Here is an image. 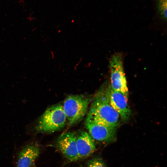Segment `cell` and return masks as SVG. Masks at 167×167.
Returning <instances> with one entry per match:
<instances>
[{
  "label": "cell",
  "instance_id": "1",
  "mask_svg": "<svg viewBox=\"0 0 167 167\" xmlns=\"http://www.w3.org/2000/svg\"><path fill=\"white\" fill-rule=\"evenodd\" d=\"M93 119L105 125L117 128L120 116L110 105L107 88L100 91L95 96L88 114Z\"/></svg>",
  "mask_w": 167,
  "mask_h": 167
},
{
  "label": "cell",
  "instance_id": "11",
  "mask_svg": "<svg viewBox=\"0 0 167 167\" xmlns=\"http://www.w3.org/2000/svg\"><path fill=\"white\" fill-rule=\"evenodd\" d=\"M87 167H107L102 160L99 157H95L88 162Z\"/></svg>",
  "mask_w": 167,
  "mask_h": 167
},
{
  "label": "cell",
  "instance_id": "3",
  "mask_svg": "<svg viewBox=\"0 0 167 167\" xmlns=\"http://www.w3.org/2000/svg\"><path fill=\"white\" fill-rule=\"evenodd\" d=\"M90 101L88 97L81 95H71L65 99L62 106L68 125H74L84 117Z\"/></svg>",
  "mask_w": 167,
  "mask_h": 167
},
{
  "label": "cell",
  "instance_id": "4",
  "mask_svg": "<svg viewBox=\"0 0 167 167\" xmlns=\"http://www.w3.org/2000/svg\"><path fill=\"white\" fill-rule=\"evenodd\" d=\"M110 87L114 90L122 93L128 99V90L123 66L122 55L115 53L109 61Z\"/></svg>",
  "mask_w": 167,
  "mask_h": 167
},
{
  "label": "cell",
  "instance_id": "6",
  "mask_svg": "<svg viewBox=\"0 0 167 167\" xmlns=\"http://www.w3.org/2000/svg\"><path fill=\"white\" fill-rule=\"evenodd\" d=\"M57 143L61 152L69 161H75L79 160L76 133L68 132L62 134L59 137Z\"/></svg>",
  "mask_w": 167,
  "mask_h": 167
},
{
  "label": "cell",
  "instance_id": "9",
  "mask_svg": "<svg viewBox=\"0 0 167 167\" xmlns=\"http://www.w3.org/2000/svg\"><path fill=\"white\" fill-rule=\"evenodd\" d=\"M76 134L79 159L89 156L96 150L95 141L88 133L84 131H79L76 133Z\"/></svg>",
  "mask_w": 167,
  "mask_h": 167
},
{
  "label": "cell",
  "instance_id": "2",
  "mask_svg": "<svg viewBox=\"0 0 167 167\" xmlns=\"http://www.w3.org/2000/svg\"><path fill=\"white\" fill-rule=\"evenodd\" d=\"M66 122L62 105L57 104L45 110L33 127V129L37 132L53 133L63 128Z\"/></svg>",
  "mask_w": 167,
  "mask_h": 167
},
{
  "label": "cell",
  "instance_id": "10",
  "mask_svg": "<svg viewBox=\"0 0 167 167\" xmlns=\"http://www.w3.org/2000/svg\"><path fill=\"white\" fill-rule=\"evenodd\" d=\"M156 8L157 13L162 20H167V0H156Z\"/></svg>",
  "mask_w": 167,
  "mask_h": 167
},
{
  "label": "cell",
  "instance_id": "7",
  "mask_svg": "<svg viewBox=\"0 0 167 167\" xmlns=\"http://www.w3.org/2000/svg\"><path fill=\"white\" fill-rule=\"evenodd\" d=\"M107 93L111 105L118 113L122 120L127 122L131 115L128 99L122 93L113 89L110 86L107 88Z\"/></svg>",
  "mask_w": 167,
  "mask_h": 167
},
{
  "label": "cell",
  "instance_id": "5",
  "mask_svg": "<svg viewBox=\"0 0 167 167\" xmlns=\"http://www.w3.org/2000/svg\"><path fill=\"white\" fill-rule=\"evenodd\" d=\"M85 123L88 133L94 141L107 144L116 140L117 128L98 122L88 114Z\"/></svg>",
  "mask_w": 167,
  "mask_h": 167
},
{
  "label": "cell",
  "instance_id": "8",
  "mask_svg": "<svg viewBox=\"0 0 167 167\" xmlns=\"http://www.w3.org/2000/svg\"><path fill=\"white\" fill-rule=\"evenodd\" d=\"M40 152L39 146L30 142L21 148L16 159V167H32Z\"/></svg>",
  "mask_w": 167,
  "mask_h": 167
}]
</instances>
